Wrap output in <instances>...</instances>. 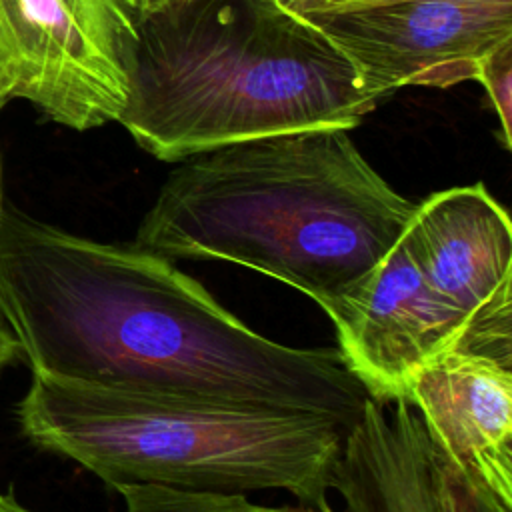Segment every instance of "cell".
Masks as SVG:
<instances>
[{
  "mask_svg": "<svg viewBox=\"0 0 512 512\" xmlns=\"http://www.w3.org/2000/svg\"><path fill=\"white\" fill-rule=\"evenodd\" d=\"M126 512H254L246 494L196 492L158 484H122L114 488Z\"/></svg>",
  "mask_w": 512,
  "mask_h": 512,
  "instance_id": "8fae6325",
  "label": "cell"
},
{
  "mask_svg": "<svg viewBox=\"0 0 512 512\" xmlns=\"http://www.w3.org/2000/svg\"><path fill=\"white\" fill-rule=\"evenodd\" d=\"M136 42L132 0H0V110L26 100L78 132L118 122Z\"/></svg>",
  "mask_w": 512,
  "mask_h": 512,
  "instance_id": "5b68a950",
  "label": "cell"
},
{
  "mask_svg": "<svg viewBox=\"0 0 512 512\" xmlns=\"http://www.w3.org/2000/svg\"><path fill=\"white\" fill-rule=\"evenodd\" d=\"M0 512H42V510H34L30 506H26L24 502H20L16 498V494L12 490H4V492H0Z\"/></svg>",
  "mask_w": 512,
  "mask_h": 512,
  "instance_id": "2e32d148",
  "label": "cell"
},
{
  "mask_svg": "<svg viewBox=\"0 0 512 512\" xmlns=\"http://www.w3.org/2000/svg\"><path fill=\"white\" fill-rule=\"evenodd\" d=\"M16 358H20L18 354V344L12 338V334L8 332V328L0 322V372L12 364Z\"/></svg>",
  "mask_w": 512,
  "mask_h": 512,
  "instance_id": "9a60e30c",
  "label": "cell"
},
{
  "mask_svg": "<svg viewBox=\"0 0 512 512\" xmlns=\"http://www.w3.org/2000/svg\"><path fill=\"white\" fill-rule=\"evenodd\" d=\"M180 2H184V0H132L138 16H144V14H150V12H156L160 8L180 4Z\"/></svg>",
  "mask_w": 512,
  "mask_h": 512,
  "instance_id": "e0dca14e",
  "label": "cell"
},
{
  "mask_svg": "<svg viewBox=\"0 0 512 512\" xmlns=\"http://www.w3.org/2000/svg\"><path fill=\"white\" fill-rule=\"evenodd\" d=\"M370 398L346 432L332 488L346 512H438L430 440L412 404Z\"/></svg>",
  "mask_w": 512,
  "mask_h": 512,
  "instance_id": "30bf717a",
  "label": "cell"
},
{
  "mask_svg": "<svg viewBox=\"0 0 512 512\" xmlns=\"http://www.w3.org/2000/svg\"><path fill=\"white\" fill-rule=\"evenodd\" d=\"M478 80L500 122V140L504 148L512 144V40L492 50L476 70Z\"/></svg>",
  "mask_w": 512,
  "mask_h": 512,
  "instance_id": "4fadbf2b",
  "label": "cell"
},
{
  "mask_svg": "<svg viewBox=\"0 0 512 512\" xmlns=\"http://www.w3.org/2000/svg\"><path fill=\"white\" fill-rule=\"evenodd\" d=\"M414 208L348 130H304L180 160L134 244L174 262L240 264L328 314L394 246Z\"/></svg>",
  "mask_w": 512,
  "mask_h": 512,
  "instance_id": "7a4b0ae2",
  "label": "cell"
},
{
  "mask_svg": "<svg viewBox=\"0 0 512 512\" xmlns=\"http://www.w3.org/2000/svg\"><path fill=\"white\" fill-rule=\"evenodd\" d=\"M306 18L386 96L474 80L478 64L512 40V0H398Z\"/></svg>",
  "mask_w": 512,
  "mask_h": 512,
  "instance_id": "8992f818",
  "label": "cell"
},
{
  "mask_svg": "<svg viewBox=\"0 0 512 512\" xmlns=\"http://www.w3.org/2000/svg\"><path fill=\"white\" fill-rule=\"evenodd\" d=\"M404 234L428 284L466 316L464 336H512V222L484 182L416 202Z\"/></svg>",
  "mask_w": 512,
  "mask_h": 512,
  "instance_id": "ba28073f",
  "label": "cell"
},
{
  "mask_svg": "<svg viewBox=\"0 0 512 512\" xmlns=\"http://www.w3.org/2000/svg\"><path fill=\"white\" fill-rule=\"evenodd\" d=\"M278 2H280L284 8L292 10V12H294V10L298 8V4H300V0H278Z\"/></svg>",
  "mask_w": 512,
  "mask_h": 512,
  "instance_id": "d6986e66",
  "label": "cell"
},
{
  "mask_svg": "<svg viewBox=\"0 0 512 512\" xmlns=\"http://www.w3.org/2000/svg\"><path fill=\"white\" fill-rule=\"evenodd\" d=\"M0 322L32 374L328 416L372 398L336 346L274 342L174 260L0 202Z\"/></svg>",
  "mask_w": 512,
  "mask_h": 512,
  "instance_id": "6da1fadb",
  "label": "cell"
},
{
  "mask_svg": "<svg viewBox=\"0 0 512 512\" xmlns=\"http://www.w3.org/2000/svg\"><path fill=\"white\" fill-rule=\"evenodd\" d=\"M254 512H332V510L330 508L328 510H318V508H310V506H304V508H268V506L254 504Z\"/></svg>",
  "mask_w": 512,
  "mask_h": 512,
  "instance_id": "ac0fdd59",
  "label": "cell"
},
{
  "mask_svg": "<svg viewBox=\"0 0 512 512\" xmlns=\"http://www.w3.org/2000/svg\"><path fill=\"white\" fill-rule=\"evenodd\" d=\"M386 2H398V0H300L298 8L294 12L300 16H320V14L358 10V8L386 4Z\"/></svg>",
  "mask_w": 512,
  "mask_h": 512,
  "instance_id": "5bb4252c",
  "label": "cell"
},
{
  "mask_svg": "<svg viewBox=\"0 0 512 512\" xmlns=\"http://www.w3.org/2000/svg\"><path fill=\"white\" fill-rule=\"evenodd\" d=\"M0 202H2V196H0Z\"/></svg>",
  "mask_w": 512,
  "mask_h": 512,
  "instance_id": "ffe728a7",
  "label": "cell"
},
{
  "mask_svg": "<svg viewBox=\"0 0 512 512\" xmlns=\"http://www.w3.org/2000/svg\"><path fill=\"white\" fill-rule=\"evenodd\" d=\"M406 402L434 446L512 506V352L454 344L414 372Z\"/></svg>",
  "mask_w": 512,
  "mask_h": 512,
  "instance_id": "9c48e42d",
  "label": "cell"
},
{
  "mask_svg": "<svg viewBox=\"0 0 512 512\" xmlns=\"http://www.w3.org/2000/svg\"><path fill=\"white\" fill-rule=\"evenodd\" d=\"M430 464L438 512H512V506L504 504L488 486L470 476L432 442Z\"/></svg>",
  "mask_w": 512,
  "mask_h": 512,
  "instance_id": "7c38bea8",
  "label": "cell"
},
{
  "mask_svg": "<svg viewBox=\"0 0 512 512\" xmlns=\"http://www.w3.org/2000/svg\"><path fill=\"white\" fill-rule=\"evenodd\" d=\"M326 316L346 366L382 404L406 402L414 372L468 328L466 316L428 284L404 232Z\"/></svg>",
  "mask_w": 512,
  "mask_h": 512,
  "instance_id": "52a82bcc",
  "label": "cell"
},
{
  "mask_svg": "<svg viewBox=\"0 0 512 512\" xmlns=\"http://www.w3.org/2000/svg\"><path fill=\"white\" fill-rule=\"evenodd\" d=\"M386 94L278 0H184L138 16L120 124L162 162L304 130H350Z\"/></svg>",
  "mask_w": 512,
  "mask_h": 512,
  "instance_id": "3957f363",
  "label": "cell"
},
{
  "mask_svg": "<svg viewBox=\"0 0 512 512\" xmlns=\"http://www.w3.org/2000/svg\"><path fill=\"white\" fill-rule=\"evenodd\" d=\"M22 434L110 488L282 490L328 510L348 428L328 416L148 394L32 374L16 406Z\"/></svg>",
  "mask_w": 512,
  "mask_h": 512,
  "instance_id": "277c9868",
  "label": "cell"
}]
</instances>
